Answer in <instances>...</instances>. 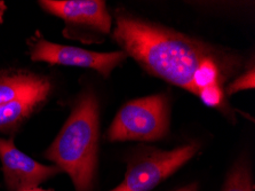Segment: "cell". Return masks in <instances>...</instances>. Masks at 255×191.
<instances>
[{"label":"cell","mask_w":255,"mask_h":191,"mask_svg":"<svg viewBox=\"0 0 255 191\" xmlns=\"http://www.w3.org/2000/svg\"><path fill=\"white\" fill-rule=\"evenodd\" d=\"M99 105L92 93L84 94L46 151V157L70 175L76 191H91L98 162Z\"/></svg>","instance_id":"cell-2"},{"label":"cell","mask_w":255,"mask_h":191,"mask_svg":"<svg viewBox=\"0 0 255 191\" xmlns=\"http://www.w3.org/2000/svg\"><path fill=\"white\" fill-rule=\"evenodd\" d=\"M20 191H54V190H45V189L38 188V187H31V188H25V189L20 190Z\"/></svg>","instance_id":"cell-13"},{"label":"cell","mask_w":255,"mask_h":191,"mask_svg":"<svg viewBox=\"0 0 255 191\" xmlns=\"http://www.w3.org/2000/svg\"><path fill=\"white\" fill-rule=\"evenodd\" d=\"M176 191H198V186H197V183H191V185L185 186L183 188L177 189Z\"/></svg>","instance_id":"cell-12"},{"label":"cell","mask_w":255,"mask_h":191,"mask_svg":"<svg viewBox=\"0 0 255 191\" xmlns=\"http://www.w3.org/2000/svg\"><path fill=\"white\" fill-rule=\"evenodd\" d=\"M0 161L2 163V172L9 191H20L31 187H37L61 170L57 166H46L34 161L18 150L13 140L0 138Z\"/></svg>","instance_id":"cell-6"},{"label":"cell","mask_w":255,"mask_h":191,"mask_svg":"<svg viewBox=\"0 0 255 191\" xmlns=\"http://www.w3.org/2000/svg\"><path fill=\"white\" fill-rule=\"evenodd\" d=\"M168 101L165 95H153L130 101L119 110L109 127V141H154L167 134Z\"/></svg>","instance_id":"cell-3"},{"label":"cell","mask_w":255,"mask_h":191,"mask_svg":"<svg viewBox=\"0 0 255 191\" xmlns=\"http://www.w3.org/2000/svg\"><path fill=\"white\" fill-rule=\"evenodd\" d=\"M254 68L252 67L242 76L236 78L233 83L227 87V94L233 95L237 92L244 91V89L254 88Z\"/></svg>","instance_id":"cell-11"},{"label":"cell","mask_w":255,"mask_h":191,"mask_svg":"<svg viewBox=\"0 0 255 191\" xmlns=\"http://www.w3.org/2000/svg\"><path fill=\"white\" fill-rule=\"evenodd\" d=\"M222 191H254L250 167L245 162H238L228 174Z\"/></svg>","instance_id":"cell-10"},{"label":"cell","mask_w":255,"mask_h":191,"mask_svg":"<svg viewBox=\"0 0 255 191\" xmlns=\"http://www.w3.org/2000/svg\"><path fill=\"white\" fill-rule=\"evenodd\" d=\"M199 144H185L169 151L148 149L130 159L125 178L111 191H150L192 158Z\"/></svg>","instance_id":"cell-4"},{"label":"cell","mask_w":255,"mask_h":191,"mask_svg":"<svg viewBox=\"0 0 255 191\" xmlns=\"http://www.w3.org/2000/svg\"><path fill=\"white\" fill-rule=\"evenodd\" d=\"M5 9V6H3V2H0V23L2 21V10Z\"/></svg>","instance_id":"cell-14"},{"label":"cell","mask_w":255,"mask_h":191,"mask_svg":"<svg viewBox=\"0 0 255 191\" xmlns=\"http://www.w3.org/2000/svg\"><path fill=\"white\" fill-rule=\"evenodd\" d=\"M126 56L123 50L114 53H95L71 46L53 44L42 38L36 40L31 50V58L34 62L93 69L104 77H109L113 70L121 64Z\"/></svg>","instance_id":"cell-5"},{"label":"cell","mask_w":255,"mask_h":191,"mask_svg":"<svg viewBox=\"0 0 255 191\" xmlns=\"http://www.w3.org/2000/svg\"><path fill=\"white\" fill-rule=\"evenodd\" d=\"M45 88H51L46 78L31 73H11L0 76V104L20 99Z\"/></svg>","instance_id":"cell-8"},{"label":"cell","mask_w":255,"mask_h":191,"mask_svg":"<svg viewBox=\"0 0 255 191\" xmlns=\"http://www.w3.org/2000/svg\"><path fill=\"white\" fill-rule=\"evenodd\" d=\"M113 37L142 68L168 83L194 93L216 107L231 62L199 41L152 23L117 14Z\"/></svg>","instance_id":"cell-1"},{"label":"cell","mask_w":255,"mask_h":191,"mask_svg":"<svg viewBox=\"0 0 255 191\" xmlns=\"http://www.w3.org/2000/svg\"><path fill=\"white\" fill-rule=\"evenodd\" d=\"M45 10L63 18L65 22L85 25L103 33L111 30V17L106 2L100 0H65V1H39Z\"/></svg>","instance_id":"cell-7"},{"label":"cell","mask_w":255,"mask_h":191,"mask_svg":"<svg viewBox=\"0 0 255 191\" xmlns=\"http://www.w3.org/2000/svg\"><path fill=\"white\" fill-rule=\"evenodd\" d=\"M49 89L51 88L41 89L32 94L0 104V130H9L10 127L24 120L36 109L37 105L44 102Z\"/></svg>","instance_id":"cell-9"}]
</instances>
